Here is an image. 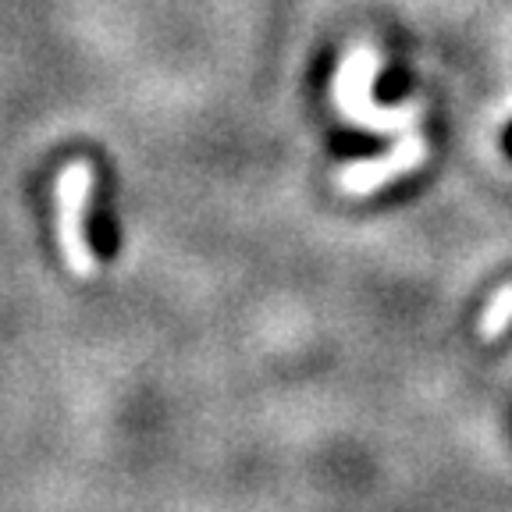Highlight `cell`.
<instances>
[{"label": "cell", "mask_w": 512, "mask_h": 512, "mask_svg": "<svg viewBox=\"0 0 512 512\" xmlns=\"http://www.w3.org/2000/svg\"><path fill=\"white\" fill-rule=\"evenodd\" d=\"M93 192V168L86 160H75L57 178V239L68 256V267L82 278L96 271V256L86 239V207Z\"/></svg>", "instance_id": "1"}, {"label": "cell", "mask_w": 512, "mask_h": 512, "mask_svg": "<svg viewBox=\"0 0 512 512\" xmlns=\"http://www.w3.org/2000/svg\"><path fill=\"white\" fill-rule=\"evenodd\" d=\"M416 157H420V146H416V139H406V143H402L399 150L388 153L384 160H370V164H352V168L345 171L342 178H338V185H342L345 192H370V189H377L381 182H388L392 175L406 171Z\"/></svg>", "instance_id": "2"}, {"label": "cell", "mask_w": 512, "mask_h": 512, "mask_svg": "<svg viewBox=\"0 0 512 512\" xmlns=\"http://www.w3.org/2000/svg\"><path fill=\"white\" fill-rule=\"evenodd\" d=\"M509 320H512V288H505L502 296L491 303V310H488V317H484V324H480V331H484V335H498Z\"/></svg>", "instance_id": "3"}, {"label": "cell", "mask_w": 512, "mask_h": 512, "mask_svg": "<svg viewBox=\"0 0 512 512\" xmlns=\"http://www.w3.org/2000/svg\"><path fill=\"white\" fill-rule=\"evenodd\" d=\"M502 150H505V157L512 160V121L505 125V132H502Z\"/></svg>", "instance_id": "4"}]
</instances>
